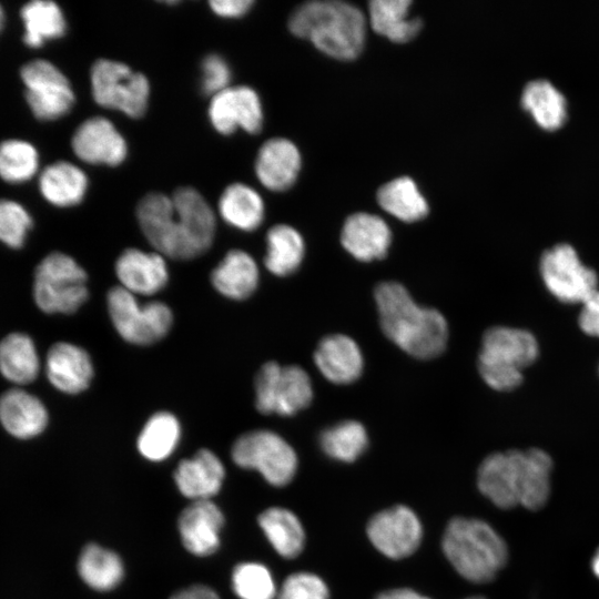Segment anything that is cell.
<instances>
[{"label": "cell", "instance_id": "5", "mask_svg": "<svg viewBox=\"0 0 599 599\" xmlns=\"http://www.w3.org/2000/svg\"><path fill=\"white\" fill-rule=\"evenodd\" d=\"M441 546L456 571L475 583L491 581L508 559L504 539L491 526L476 518L451 519Z\"/></svg>", "mask_w": 599, "mask_h": 599}, {"label": "cell", "instance_id": "32", "mask_svg": "<svg viewBox=\"0 0 599 599\" xmlns=\"http://www.w3.org/2000/svg\"><path fill=\"white\" fill-rule=\"evenodd\" d=\"M305 253L302 235L287 224H277L266 234L265 267L276 276H287L301 265Z\"/></svg>", "mask_w": 599, "mask_h": 599}, {"label": "cell", "instance_id": "31", "mask_svg": "<svg viewBox=\"0 0 599 599\" xmlns=\"http://www.w3.org/2000/svg\"><path fill=\"white\" fill-rule=\"evenodd\" d=\"M24 26L23 42L30 48H40L47 41L65 33L67 22L61 8L53 1L34 0L21 8Z\"/></svg>", "mask_w": 599, "mask_h": 599}, {"label": "cell", "instance_id": "6", "mask_svg": "<svg viewBox=\"0 0 599 599\" xmlns=\"http://www.w3.org/2000/svg\"><path fill=\"white\" fill-rule=\"evenodd\" d=\"M539 356L536 336L527 329L494 326L481 339L478 355V372L493 389L509 392L524 380L522 370Z\"/></svg>", "mask_w": 599, "mask_h": 599}, {"label": "cell", "instance_id": "4", "mask_svg": "<svg viewBox=\"0 0 599 599\" xmlns=\"http://www.w3.org/2000/svg\"><path fill=\"white\" fill-rule=\"evenodd\" d=\"M365 17L343 1H311L297 7L288 20L290 31L309 40L318 50L339 60L356 58L365 41Z\"/></svg>", "mask_w": 599, "mask_h": 599}, {"label": "cell", "instance_id": "3", "mask_svg": "<svg viewBox=\"0 0 599 599\" xmlns=\"http://www.w3.org/2000/svg\"><path fill=\"white\" fill-rule=\"evenodd\" d=\"M374 296L380 327L400 349L419 359H430L444 352L448 325L439 311L418 305L397 282L378 284Z\"/></svg>", "mask_w": 599, "mask_h": 599}, {"label": "cell", "instance_id": "35", "mask_svg": "<svg viewBox=\"0 0 599 599\" xmlns=\"http://www.w3.org/2000/svg\"><path fill=\"white\" fill-rule=\"evenodd\" d=\"M181 438V425L169 412L153 414L143 426L136 441L140 454L152 461L166 459Z\"/></svg>", "mask_w": 599, "mask_h": 599}, {"label": "cell", "instance_id": "9", "mask_svg": "<svg viewBox=\"0 0 599 599\" xmlns=\"http://www.w3.org/2000/svg\"><path fill=\"white\" fill-rule=\"evenodd\" d=\"M94 101L106 109L139 119L144 115L150 98L148 78L123 62L111 59L97 60L90 70Z\"/></svg>", "mask_w": 599, "mask_h": 599}, {"label": "cell", "instance_id": "23", "mask_svg": "<svg viewBox=\"0 0 599 599\" xmlns=\"http://www.w3.org/2000/svg\"><path fill=\"white\" fill-rule=\"evenodd\" d=\"M314 362L327 380L341 385L355 382L364 366L359 346L343 334L325 336L315 349Z\"/></svg>", "mask_w": 599, "mask_h": 599}, {"label": "cell", "instance_id": "25", "mask_svg": "<svg viewBox=\"0 0 599 599\" xmlns=\"http://www.w3.org/2000/svg\"><path fill=\"white\" fill-rule=\"evenodd\" d=\"M258 267L245 251L231 250L211 273L213 287L231 300L250 297L258 285Z\"/></svg>", "mask_w": 599, "mask_h": 599}, {"label": "cell", "instance_id": "14", "mask_svg": "<svg viewBox=\"0 0 599 599\" xmlns=\"http://www.w3.org/2000/svg\"><path fill=\"white\" fill-rule=\"evenodd\" d=\"M367 536L384 556L402 559L416 551L423 528L410 508L398 505L374 515L367 525Z\"/></svg>", "mask_w": 599, "mask_h": 599}, {"label": "cell", "instance_id": "30", "mask_svg": "<svg viewBox=\"0 0 599 599\" xmlns=\"http://www.w3.org/2000/svg\"><path fill=\"white\" fill-rule=\"evenodd\" d=\"M409 0H374L369 3V22L373 30L393 42L412 40L420 30L418 18L409 19Z\"/></svg>", "mask_w": 599, "mask_h": 599}, {"label": "cell", "instance_id": "26", "mask_svg": "<svg viewBox=\"0 0 599 599\" xmlns=\"http://www.w3.org/2000/svg\"><path fill=\"white\" fill-rule=\"evenodd\" d=\"M40 369V356L30 335L12 332L1 339L0 374L14 387H23L33 383Z\"/></svg>", "mask_w": 599, "mask_h": 599}, {"label": "cell", "instance_id": "16", "mask_svg": "<svg viewBox=\"0 0 599 599\" xmlns=\"http://www.w3.org/2000/svg\"><path fill=\"white\" fill-rule=\"evenodd\" d=\"M73 153L89 164L116 166L128 155V145L114 124L103 116L83 121L71 139Z\"/></svg>", "mask_w": 599, "mask_h": 599}, {"label": "cell", "instance_id": "41", "mask_svg": "<svg viewBox=\"0 0 599 599\" xmlns=\"http://www.w3.org/2000/svg\"><path fill=\"white\" fill-rule=\"evenodd\" d=\"M328 596L325 582L309 572L288 576L277 595L278 599H328Z\"/></svg>", "mask_w": 599, "mask_h": 599}, {"label": "cell", "instance_id": "18", "mask_svg": "<svg viewBox=\"0 0 599 599\" xmlns=\"http://www.w3.org/2000/svg\"><path fill=\"white\" fill-rule=\"evenodd\" d=\"M114 270L119 286L135 296L156 294L169 281L165 257L158 252L126 248L119 255Z\"/></svg>", "mask_w": 599, "mask_h": 599}, {"label": "cell", "instance_id": "22", "mask_svg": "<svg viewBox=\"0 0 599 599\" xmlns=\"http://www.w3.org/2000/svg\"><path fill=\"white\" fill-rule=\"evenodd\" d=\"M392 233L386 222L374 214L358 212L345 221L341 243L356 260L370 262L387 254Z\"/></svg>", "mask_w": 599, "mask_h": 599}, {"label": "cell", "instance_id": "47", "mask_svg": "<svg viewBox=\"0 0 599 599\" xmlns=\"http://www.w3.org/2000/svg\"><path fill=\"white\" fill-rule=\"evenodd\" d=\"M591 570L593 575L599 578V548L591 559Z\"/></svg>", "mask_w": 599, "mask_h": 599}, {"label": "cell", "instance_id": "48", "mask_svg": "<svg viewBox=\"0 0 599 599\" xmlns=\"http://www.w3.org/2000/svg\"><path fill=\"white\" fill-rule=\"evenodd\" d=\"M3 20H4L3 9L0 6V30H1L2 26H3Z\"/></svg>", "mask_w": 599, "mask_h": 599}, {"label": "cell", "instance_id": "39", "mask_svg": "<svg viewBox=\"0 0 599 599\" xmlns=\"http://www.w3.org/2000/svg\"><path fill=\"white\" fill-rule=\"evenodd\" d=\"M232 587L241 599H274L276 596L270 570L257 562L237 565L232 573Z\"/></svg>", "mask_w": 599, "mask_h": 599}, {"label": "cell", "instance_id": "27", "mask_svg": "<svg viewBox=\"0 0 599 599\" xmlns=\"http://www.w3.org/2000/svg\"><path fill=\"white\" fill-rule=\"evenodd\" d=\"M39 189L49 203L59 207L73 206L82 202L87 193L88 176L73 163L58 161L41 172Z\"/></svg>", "mask_w": 599, "mask_h": 599}, {"label": "cell", "instance_id": "33", "mask_svg": "<svg viewBox=\"0 0 599 599\" xmlns=\"http://www.w3.org/2000/svg\"><path fill=\"white\" fill-rule=\"evenodd\" d=\"M258 525L282 557L294 558L303 550L304 529L292 511L281 507H271L258 516Z\"/></svg>", "mask_w": 599, "mask_h": 599}, {"label": "cell", "instance_id": "12", "mask_svg": "<svg viewBox=\"0 0 599 599\" xmlns=\"http://www.w3.org/2000/svg\"><path fill=\"white\" fill-rule=\"evenodd\" d=\"M539 274L546 290L564 304H581L598 291L597 273L568 243H558L544 251Z\"/></svg>", "mask_w": 599, "mask_h": 599}, {"label": "cell", "instance_id": "36", "mask_svg": "<svg viewBox=\"0 0 599 599\" xmlns=\"http://www.w3.org/2000/svg\"><path fill=\"white\" fill-rule=\"evenodd\" d=\"M382 209L404 222H416L428 213V204L416 183L400 176L384 184L377 192Z\"/></svg>", "mask_w": 599, "mask_h": 599}, {"label": "cell", "instance_id": "28", "mask_svg": "<svg viewBox=\"0 0 599 599\" xmlns=\"http://www.w3.org/2000/svg\"><path fill=\"white\" fill-rule=\"evenodd\" d=\"M221 217L241 231L256 230L264 219V202L261 195L244 183L227 185L219 199Z\"/></svg>", "mask_w": 599, "mask_h": 599}, {"label": "cell", "instance_id": "7", "mask_svg": "<svg viewBox=\"0 0 599 599\" xmlns=\"http://www.w3.org/2000/svg\"><path fill=\"white\" fill-rule=\"evenodd\" d=\"M87 281V272L73 257L52 252L34 270L33 301L45 314H73L89 297Z\"/></svg>", "mask_w": 599, "mask_h": 599}, {"label": "cell", "instance_id": "34", "mask_svg": "<svg viewBox=\"0 0 599 599\" xmlns=\"http://www.w3.org/2000/svg\"><path fill=\"white\" fill-rule=\"evenodd\" d=\"M81 579L92 589L108 591L116 587L124 573L121 558L95 544L87 545L78 560Z\"/></svg>", "mask_w": 599, "mask_h": 599}, {"label": "cell", "instance_id": "11", "mask_svg": "<svg viewBox=\"0 0 599 599\" xmlns=\"http://www.w3.org/2000/svg\"><path fill=\"white\" fill-rule=\"evenodd\" d=\"M233 461L246 469L257 470L276 487L287 485L297 469V456L280 435L266 429L252 430L240 436L231 450Z\"/></svg>", "mask_w": 599, "mask_h": 599}, {"label": "cell", "instance_id": "2", "mask_svg": "<svg viewBox=\"0 0 599 599\" xmlns=\"http://www.w3.org/2000/svg\"><path fill=\"white\" fill-rule=\"evenodd\" d=\"M551 471V457L539 448L494 453L481 461L477 485L501 509L538 510L548 501Z\"/></svg>", "mask_w": 599, "mask_h": 599}, {"label": "cell", "instance_id": "20", "mask_svg": "<svg viewBox=\"0 0 599 599\" xmlns=\"http://www.w3.org/2000/svg\"><path fill=\"white\" fill-rule=\"evenodd\" d=\"M223 524V514L213 501H193L181 512L177 521L183 546L195 556L215 552Z\"/></svg>", "mask_w": 599, "mask_h": 599}, {"label": "cell", "instance_id": "43", "mask_svg": "<svg viewBox=\"0 0 599 599\" xmlns=\"http://www.w3.org/2000/svg\"><path fill=\"white\" fill-rule=\"evenodd\" d=\"M579 328L588 336L599 338V290L580 304Z\"/></svg>", "mask_w": 599, "mask_h": 599}, {"label": "cell", "instance_id": "13", "mask_svg": "<svg viewBox=\"0 0 599 599\" xmlns=\"http://www.w3.org/2000/svg\"><path fill=\"white\" fill-rule=\"evenodd\" d=\"M20 74L26 87V101L37 119L57 120L73 108L75 95L71 83L52 62L43 59L29 61Z\"/></svg>", "mask_w": 599, "mask_h": 599}, {"label": "cell", "instance_id": "19", "mask_svg": "<svg viewBox=\"0 0 599 599\" xmlns=\"http://www.w3.org/2000/svg\"><path fill=\"white\" fill-rule=\"evenodd\" d=\"M49 413L43 402L23 387L0 395V424L14 438L31 439L44 432Z\"/></svg>", "mask_w": 599, "mask_h": 599}, {"label": "cell", "instance_id": "46", "mask_svg": "<svg viewBox=\"0 0 599 599\" xmlns=\"http://www.w3.org/2000/svg\"><path fill=\"white\" fill-rule=\"evenodd\" d=\"M376 599H429L422 596L420 593L408 589V588H398L384 591L379 593Z\"/></svg>", "mask_w": 599, "mask_h": 599}, {"label": "cell", "instance_id": "29", "mask_svg": "<svg viewBox=\"0 0 599 599\" xmlns=\"http://www.w3.org/2000/svg\"><path fill=\"white\" fill-rule=\"evenodd\" d=\"M521 104L545 129L560 126L567 115L564 93L548 79L529 80L521 92Z\"/></svg>", "mask_w": 599, "mask_h": 599}, {"label": "cell", "instance_id": "44", "mask_svg": "<svg viewBox=\"0 0 599 599\" xmlns=\"http://www.w3.org/2000/svg\"><path fill=\"white\" fill-rule=\"evenodd\" d=\"M211 10L223 18H240L246 14L254 1L252 0H212L209 2Z\"/></svg>", "mask_w": 599, "mask_h": 599}, {"label": "cell", "instance_id": "45", "mask_svg": "<svg viewBox=\"0 0 599 599\" xmlns=\"http://www.w3.org/2000/svg\"><path fill=\"white\" fill-rule=\"evenodd\" d=\"M171 599H220V597L210 587L194 585L175 592Z\"/></svg>", "mask_w": 599, "mask_h": 599}, {"label": "cell", "instance_id": "37", "mask_svg": "<svg viewBox=\"0 0 599 599\" xmlns=\"http://www.w3.org/2000/svg\"><path fill=\"white\" fill-rule=\"evenodd\" d=\"M368 444L364 426L356 420H344L327 429L319 436L323 451L333 459L352 463L366 449Z\"/></svg>", "mask_w": 599, "mask_h": 599}, {"label": "cell", "instance_id": "1", "mask_svg": "<svg viewBox=\"0 0 599 599\" xmlns=\"http://www.w3.org/2000/svg\"><path fill=\"white\" fill-rule=\"evenodd\" d=\"M136 219L148 242L164 257L192 260L214 241L215 214L192 186H181L172 195L145 194L138 203Z\"/></svg>", "mask_w": 599, "mask_h": 599}, {"label": "cell", "instance_id": "21", "mask_svg": "<svg viewBox=\"0 0 599 599\" xmlns=\"http://www.w3.org/2000/svg\"><path fill=\"white\" fill-rule=\"evenodd\" d=\"M301 169V154L296 145L284 138L265 141L255 159L258 181L271 191H285L296 181Z\"/></svg>", "mask_w": 599, "mask_h": 599}, {"label": "cell", "instance_id": "24", "mask_svg": "<svg viewBox=\"0 0 599 599\" xmlns=\"http://www.w3.org/2000/svg\"><path fill=\"white\" fill-rule=\"evenodd\" d=\"M224 477L221 459L209 449H200L192 458L181 460L174 471L177 489L193 501L216 495Z\"/></svg>", "mask_w": 599, "mask_h": 599}, {"label": "cell", "instance_id": "49", "mask_svg": "<svg viewBox=\"0 0 599 599\" xmlns=\"http://www.w3.org/2000/svg\"><path fill=\"white\" fill-rule=\"evenodd\" d=\"M467 599H485V598H483V597H469Z\"/></svg>", "mask_w": 599, "mask_h": 599}, {"label": "cell", "instance_id": "15", "mask_svg": "<svg viewBox=\"0 0 599 599\" xmlns=\"http://www.w3.org/2000/svg\"><path fill=\"white\" fill-rule=\"evenodd\" d=\"M209 118L213 128L223 135H230L238 129L256 134L263 125L260 97L247 85L229 87L212 97Z\"/></svg>", "mask_w": 599, "mask_h": 599}, {"label": "cell", "instance_id": "8", "mask_svg": "<svg viewBox=\"0 0 599 599\" xmlns=\"http://www.w3.org/2000/svg\"><path fill=\"white\" fill-rule=\"evenodd\" d=\"M106 305L118 334L134 345H150L162 339L173 324L172 311L165 303L151 301L142 304L121 286L108 292Z\"/></svg>", "mask_w": 599, "mask_h": 599}, {"label": "cell", "instance_id": "17", "mask_svg": "<svg viewBox=\"0 0 599 599\" xmlns=\"http://www.w3.org/2000/svg\"><path fill=\"white\" fill-rule=\"evenodd\" d=\"M44 374L57 390L77 395L90 386L94 368L84 348L69 342H57L47 352Z\"/></svg>", "mask_w": 599, "mask_h": 599}, {"label": "cell", "instance_id": "42", "mask_svg": "<svg viewBox=\"0 0 599 599\" xmlns=\"http://www.w3.org/2000/svg\"><path fill=\"white\" fill-rule=\"evenodd\" d=\"M201 90L205 95H215L230 85L231 69L220 54H207L201 64Z\"/></svg>", "mask_w": 599, "mask_h": 599}, {"label": "cell", "instance_id": "10", "mask_svg": "<svg viewBox=\"0 0 599 599\" xmlns=\"http://www.w3.org/2000/svg\"><path fill=\"white\" fill-rule=\"evenodd\" d=\"M255 407L261 414L292 416L313 399L308 374L297 365L263 364L254 379Z\"/></svg>", "mask_w": 599, "mask_h": 599}, {"label": "cell", "instance_id": "38", "mask_svg": "<svg viewBox=\"0 0 599 599\" xmlns=\"http://www.w3.org/2000/svg\"><path fill=\"white\" fill-rule=\"evenodd\" d=\"M39 154L29 142L9 139L0 143V179L11 184L30 180L38 171Z\"/></svg>", "mask_w": 599, "mask_h": 599}, {"label": "cell", "instance_id": "40", "mask_svg": "<svg viewBox=\"0 0 599 599\" xmlns=\"http://www.w3.org/2000/svg\"><path fill=\"white\" fill-rule=\"evenodd\" d=\"M32 217L18 202L0 200V242L10 248H21L32 229Z\"/></svg>", "mask_w": 599, "mask_h": 599}]
</instances>
